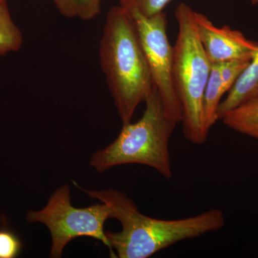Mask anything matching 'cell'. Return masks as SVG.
Here are the masks:
<instances>
[{
    "label": "cell",
    "instance_id": "obj_1",
    "mask_svg": "<svg viewBox=\"0 0 258 258\" xmlns=\"http://www.w3.org/2000/svg\"><path fill=\"white\" fill-rule=\"evenodd\" d=\"M74 183L90 198L108 205L111 218L121 225L120 232H106L114 257H150L176 242L215 232L225 225L223 212L218 209L180 220H159L141 213L133 200L122 191L84 189Z\"/></svg>",
    "mask_w": 258,
    "mask_h": 258
},
{
    "label": "cell",
    "instance_id": "obj_2",
    "mask_svg": "<svg viewBox=\"0 0 258 258\" xmlns=\"http://www.w3.org/2000/svg\"><path fill=\"white\" fill-rule=\"evenodd\" d=\"M99 55L122 123H129L154 85L133 22L120 5L107 13Z\"/></svg>",
    "mask_w": 258,
    "mask_h": 258
},
{
    "label": "cell",
    "instance_id": "obj_3",
    "mask_svg": "<svg viewBox=\"0 0 258 258\" xmlns=\"http://www.w3.org/2000/svg\"><path fill=\"white\" fill-rule=\"evenodd\" d=\"M145 103V111L138 121L123 124L110 145L93 154L90 164L98 172L136 164L149 166L166 179L172 177L169 141L176 124L166 115L155 86Z\"/></svg>",
    "mask_w": 258,
    "mask_h": 258
},
{
    "label": "cell",
    "instance_id": "obj_4",
    "mask_svg": "<svg viewBox=\"0 0 258 258\" xmlns=\"http://www.w3.org/2000/svg\"><path fill=\"white\" fill-rule=\"evenodd\" d=\"M195 13L186 3L175 10L178 34L173 47L172 81L181 107L182 132L191 143L208 140L203 121V96L211 62L199 38Z\"/></svg>",
    "mask_w": 258,
    "mask_h": 258
},
{
    "label": "cell",
    "instance_id": "obj_5",
    "mask_svg": "<svg viewBox=\"0 0 258 258\" xmlns=\"http://www.w3.org/2000/svg\"><path fill=\"white\" fill-rule=\"evenodd\" d=\"M69 186H60L52 194L46 206L39 211L30 210L27 220L42 223L50 230L52 237L50 257L62 256L64 247L74 239L88 237L103 242L114 257L104 230L105 222L111 218V210L106 204L76 208L71 204Z\"/></svg>",
    "mask_w": 258,
    "mask_h": 258
},
{
    "label": "cell",
    "instance_id": "obj_6",
    "mask_svg": "<svg viewBox=\"0 0 258 258\" xmlns=\"http://www.w3.org/2000/svg\"><path fill=\"white\" fill-rule=\"evenodd\" d=\"M119 5L133 22L166 114L177 125L181 123V107L173 85V47L168 38L167 17L164 11L145 16L135 0H120Z\"/></svg>",
    "mask_w": 258,
    "mask_h": 258
},
{
    "label": "cell",
    "instance_id": "obj_7",
    "mask_svg": "<svg viewBox=\"0 0 258 258\" xmlns=\"http://www.w3.org/2000/svg\"><path fill=\"white\" fill-rule=\"evenodd\" d=\"M199 38L211 64L235 60H251L258 51V42L248 40L229 26L217 28L202 13H195Z\"/></svg>",
    "mask_w": 258,
    "mask_h": 258
},
{
    "label": "cell",
    "instance_id": "obj_8",
    "mask_svg": "<svg viewBox=\"0 0 258 258\" xmlns=\"http://www.w3.org/2000/svg\"><path fill=\"white\" fill-rule=\"evenodd\" d=\"M258 98V51L219 106V119L237 106Z\"/></svg>",
    "mask_w": 258,
    "mask_h": 258
},
{
    "label": "cell",
    "instance_id": "obj_9",
    "mask_svg": "<svg viewBox=\"0 0 258 258\" xmlns=\"http://www.w3.org/2000/svg\"><path fill=\"white\" fill-rule=\"evenodd\" d=\"M221 120L228 128L258 141V98L234 108Z\"/></svg>",
    "mask_w": 258,
    "mask_h": 258
},
{
    "label": "cell",
    "instance_id": "obj_10",
    "mask_svg": "<svg viewBox=\"0 0 258 258\" xmlns=\"http://www.w3.org/2000/svg\"><path fill=\"white\" fill-rule=\"evenodd\" d=\"M224 94L220 64H212L203 96V121L207 132H210L219 120V106Z\"/></svg>",
    "mask_w": 258,
    "mask_h": 258
},
{
    "label": "cell",
    "instance_id": "obj_11",
    "mask_svg": "<svg viewBox=\"0 0 258 258\" xmlns=\"http://www.w3.org/2000/svg\"><path fill=\"white\" fill-rule=\"evenodd\" d=\"M23 44V33L13 22L8 1L0 0V56L18 51Z\"/></svg>",
    "mask_w": 258,
    "mask_h": 258
},
{
    "label": "cell",
    "instance_id": "obj_12",
    "mask_svg": "<svg viewBox=\"0 0 258 258\" xmlns=\"http://www.w3.org/2000/svg\"><path fill=\"white\" fill-rule=\"evenodd\" d=\"M62 16L91 21L101 13L103 0H53Z\"/></svg>",
    "mask_w": 258,
    "mask_h": 258
},
{
    "label": "cell",
    "instance_id": "obj_13",
    "mask_svg": "<svg viewBox=\"0 0 258 258\" xmlns=\"http://www.w3.org/2000/svg\"><path fill=\"white\" fill-rule=\"evenodd\" d=\"M251 60H235L220 63L222 89L227 93L235 84Z\"/></svg>",
    "mask_w": 258,
    "mask_h": 258
},
{
    "label": "cell",
    "instance_id": "obj_14",
    "mask_svg": "<svg viewBox=\"0 0 258 258\" xmlns=\"http://www.w3.org/2000/svg\"><path fill=\"white\" fill-rule=\"evenodd\" d=\"M23 249V242L13 231L0 228V258L18 257Z\"/></svg>",
    "mask_w": 258,
    "mask_h": 258
},
{
    "label": "cell",
    "instance_id": "obj_15",
    "mask_svg": "<svg viewBox=\"0 0 258 258\" xmlns=\"http://www.w3.org/2000/svg\"><path fill=\"white\" fill-rule=\"evenodd\" d=\"M171 0H135L139 11L150 17L163 12Z\"/></svg>",
    "mask_w": 258,
    "mask_h": 258
},
{
    "label": "cell",
    "instance_id": "obj_16",
    "mask_svg": "<svg viewBox=\"0 0 258 258\" xmlns=\"http://www.w3.org/2000/svg\"><path fill=\"white\" fill-rule=\"evenodd\" d=\"M251 3H252V4L253 5H257L258 0H251Z\"/></svg>",
    "mask_w": 258,
    "mask_h": 258
}]
</instances>
